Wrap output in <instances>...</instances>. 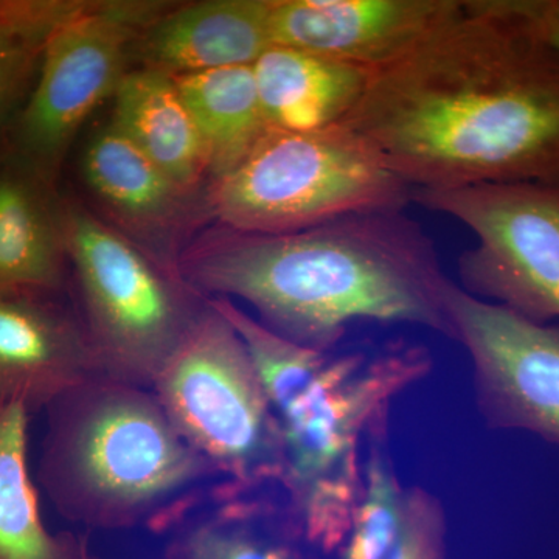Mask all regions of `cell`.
Masks as SVG:
<instances>
[{"instance_id":"6da1fadb","label":"cell","mask_w":559,"mask_h":559,"mask_svg":"<svg viewBox=\"0 0 559 559\" xmlns=\"http://www.w3.org/2000/svg\"><path fill=\"white\" fill-rule=\"evenodd\" d=\"M341 123L414 190L559 187V51L527 0H469Z\"/></svg>"},{"instance_id":"7a4b0ae2","label":"cell","mask_w":559,"mask_h":559,"mask_svg":"<svg viewBox=\"0 0 559 559\" xmlns=\"http://www.w3.org/2000/svg\"><path fill=\"white\" fill-rule=\"evenodd\" d=\"M198 294L246 301L267 329L329 352L355 322L407 323L454 340L452 280L403 210L359 213L289 234L224 230L178 266Z\"/></svg>"},{"instance_id":"3957f363","label":"cell","mask_w":559,"mask_h":559,"mask_svg":"<svg viewBox=\"0 0 559 559\" xmlns=\"http://www.w3.org/2000/svg\"><path fill=\"white\" fill-rule=\"evenodd\" d=\"M50 409L40 474L70 521L168 532L218 476L173 428L153 390L98 377Z\"/></svg>"},{"instance_id":"277c9868","label":"cell","mask_w":559,"mask_h":559,"mask_svg":"<svg viewBox=\"0 0 559 559\" xmlns=\"http://www.w3.org/2000/svg\"><path fill=\"white\" fill-rule=\"evenodd\" d=\"M432 366L428 348L399 341L373 356L301 349L263 378L285 444L286 514L301 539L325 554L344 547L364 488L360 440L384 432L390 404Z\"/></svg>"},{"instance_id":"5b68a950","label":"cell","mask_w":559,"mask_h":559,"mask_svg":"<svg viewBox=\"0 0 559 559\" xmlns=\"http://www.w3.org/2000/svg\"><path fill=\"white\" fill-rule=\"evenodd\" d=\"M412 191L366 140L337 123L267 132L234 171L213 182L210 209L227 230L289 234L403 210Z\"/></svg>"},{"instance_id":"8992f818","label":"cell","mask_w":559,"mask_h":559,"mask_svg":"<svg viewBox=\"0 0 559 559\" xmlns=\"http://www.w3.org/2000/svg\"><path fill=\"white\" fill-rule=\"evenodd\" d=\"M151 390L173 428L226 480L224 492L282 484L278 419L240 334L209 300Z\"/></svg>"},{"instance_id":"52a82bcc","label":"cell","mask_w":559,"mask_h":559,"mask_svg":"<svg viewBox=\"0 0 559 559\" xmlns=\"http://www.w3.org/2000/svg\"><path fill=\"white\" fill-rule=\"evenodd\" d=\"M62 237L103 377L153 389L207 301L86 210H69Z\"/></svg>"},{"instance_id":"ba28073f","label":"cell","mask_w":559,"mask_h":559,"mask_svg":"<svg viewBox=\"0 0 559 559\" xmlns=\"http://www.w3.org/2000/svg\"><path fill=\"white\" fill-rule=\"evenodd\" d=\"M476 235L460 255L463 290L536 323L559 319V187L477 183L412 191Z\"/></svg>"},{"instance_id":"9c48e42d","label":"cell","mask_w":559,"mask_h":559,"mask_svg":"<svg viewBox=\"0 0 559 559\" xmlns=\"http://www.w3.org/2000/svg\"><path fill=\"white\" fill-rule=\"evenodd\" d=\"M164 10L151 2H80L58 24L21 121L32 157L47 164L61 156L87 117L119 90L135 40Z\"/></svg>"},{"instance_id":"30bf717a","label":"cell","mask_w":559,"mask_h":559,"mask_svg":"<svg viewBox=\"0 0 559 559\" xmlns=\"http://www.w3.org/2000/svg\"><path fill=\"white\" fill-rule=\"evenodd\" d=\"M448 310L489 428L524 430L559 444V325L532 322L455 283Z\"/></svg>"},{"instance_id":"8fae6325","label":"cell","mask_w":559,"mask_h":559,"mask_svg":"<svg viewBox=\"0 0 559 559\" xmlns=\"http://www.w3.org/2000/svg\"><path fill=\"white\" fill-rule=\"evenodd\" d=\"M462 0H272V46L378 72L417 49Z\"/></svg>"},{"instance_id":"7c38bea8","label":"cell","mask_w":559,"mask_h":559,"mask_svg":"<svg viewBox=\"0 0 559 559\" xmlns=\"http://www.w3.org/2000/svg\"><path fill=\"white\" fill-rule=\"evenodd\" d=\"M31 293L0 289V404L27 411L103 377L83 322Z\"/></svg>"},{"instance_id":"4fadbf2b","label":"cell","mask_w":559,"mask_h":559,"mask_svg":"<svg viewBox=\"0 0 559 559\" xmlns=\"http://www.w3.org/2000/svg\"><path fill=\"white\" fill-rule=\"evenodd\" d=\"M272 0H209L164 10L134 49L167 75L252 66L272 47Z\"/></svg>"},{"instance_id":"5bb4252c","label":"cell","mask_w":559,"mask_h":559,"mask_svg":"<svg viewBox=\"0 0 559 559\" xmlns=\"http://www.w3.org/2000/svg\"><path fill=\"white\" fill-rule=\"evenodd\" d=\"M272 131L310 132L341 123L373 72L289 47L272 46L252 64Z\"/></svg>"},{"instance_id":"9a60e30c","label":"cell","mask_w":559,"mask_h":559,"mask_svg":"<svg viewBox=\"0 0 559 559\" xmlns=\"http://www.w3.org/2000/svg\"><path fill=\"white\" fill-rule=\"evenodd\" d=\"M112 124L183 189L193 191L210 173L204 140L167 73L128 72L114 94Z\"/></svg>"},{"instance_id":"2e32d148","label":"cell","mask_w":559,"mask_h":559,"mask_svg":"<svg viewBox=\"0 0 559 559\" xmlns=\"http://www.w3.org/2000/svg\"><path fill=\"white\" fill-rule=\"evenodd\" d=\"M83 171L95 197L128 226L164 231L186 218L193 191L165 175L112 123L92 138Z\"/></svg>"},{"instance_id":"e0dca14e","label":"cell","mask_w":559,"mask_h":559,"mask_svg":"<svg viewBox=\"0 0 559 559\" xmlns=\"http://www.w3.org/2000/svg\"><path fill=\"white\" fill-rule=\"evenodd\" d=\"M198 506L170 530L164 559H300V539L288 514L282 522L261 500L210 489Z\"/></svg>"},{"instance_id":"ac0fdd59","label":"cell","mask_w":559,"mask_h":559,"mask_svg":"<svg viewBox=\"0 0 559 559\" xmlns=\"http://www.w3.org/2000/svg\"><path fill=\"white\" fill-rule=\"evenodd\" d=\"M171 79L204 140L215 180L234 171L272 131L261 109L252 66Z\"/></svg>"},{"instance_id":"d6986e66","label":"cell","mask_w":559,"mask_h":559,"mask_svg":"<svg viewBox=\"0 0 559 559\" xmlns=\"http://www.w3.org/2000/svg\"><path fill=\"white\" fill-rule=\"evenodd\" d=\"M28 411L0 404V559H87L86 543L53 536L40 521L27 466Z\"/></svg>"},{"instance_id":"ffe728a7","label":"cell","mask_w":559,"mask_h":559,"mask_svg":"<svg viewBox=\"0 0 559 559\" xmlns=\"http://www.w3.org/2000/svg\"><path fill=\"white\" fill-rule=\"evenodd\" d=\"M60 285V249L43 207L24 182L0 179V289Z\"/></svg>"},{"instance_id":"44dd1931","label":"cell","mask_w":559,"mask_h":559,"mask_svg":"<svg viewBox=\"0 0 559 559\" xmlns=\"http://www.w3.org/2000/svg\"><path fill=\"white\" fill-rule=\"evenodd\" d=\"M406 489L390 468L388 457L381 451H371L364 468L362 495L341 549L342 559L389 557L403 528Z\"/></svg>"},{"instance_id":"7402d4cb","label":"cell","mask_w":559,"mask_h":559,"mask_svg":"<svg viewBox=\"0 0 559 559\" xmlns=\"http://www.w3.org/2000/svg\"><path fill=\"white\" fill-rule=\"evenodd\" d=\"M80 2H0V112L20 90L51 32Z\"/></svg>"},{"instance_id":"603a6c76","label":"cell","mask_w":559,"mask_h":559,"mask_svg":"<svg viewBox=\"0 0 559 559\" xmlns=\"http://www.w3.org/2000/svg\"><path fill=\"white\" fill-rule=\"evenodd\" d=\"M447 511L428 489H406L404 522L399 543L385 559H447Z\"/></svg>"},{"instance_id":"cb8c5ba5","label":"cell","mask_w":559,"mask_h":559,"mask_svg":"<svg viewBox=\"0 0 559 559\" xmlns=\"http://www.w3.org/2000/svg\"><path fill=\"white\" fill-rule=\"evenodd\" d=\"M527 9L544 38L559 51V0H527Z\"/></svg>"},{"instance_id":"d4e9b609","label":"cell","mask_w":559,"mask_h":559,"mask_svg":"<svg viewBox=\"0 0 559 559\" xmlns=\"http://www.w3.org/2000/svg\"><path fill=\"white\" fill-rule=\"evenodd\" d=\"M87 559H95V558H94V557H90V558H87Z\"/></svg>"}]
</instances>
